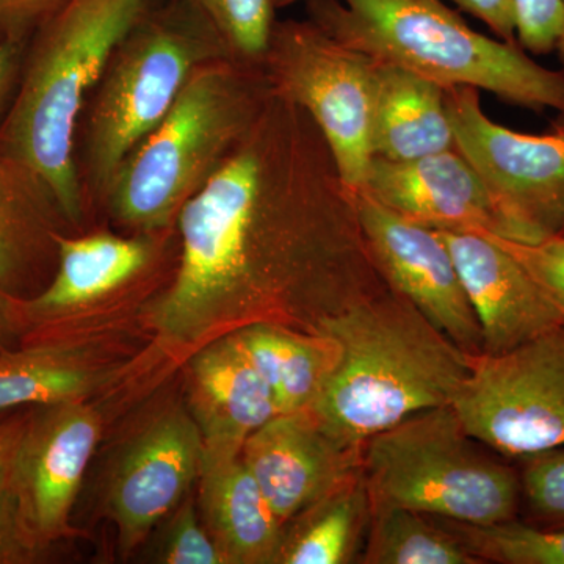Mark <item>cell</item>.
<instances>
[{
    "label": "cell",
    "instance_id": "cell-18",
    "mask_svg": "<svg viewBox=\"0 0 564 564\" xmlns=\"http://www.w3.org/2000/svg\"><path fill=\"white\" fill-rule=\"evenodd\" d=\"M202 508L226 563H278L284 533L242 454H203Z\"/></svg>",
    "mask_w": 564,
    "mask_h": 564
},
{
    "label": "cell",
    "instance_id": "cell-15",
    "mask_svg": "<svg viewBox=\"0 0 564 564\" xmlns=\"http://www.w3.org/2000/svg\"><path fill=\"white\" fill-rule=\"evenodd\" d=\"M204 444L198 423L166 414L129 448L111 481V514L122 547L143 540L182 502L202 474Z\"/></svg>",
    "mask_w": 564,
    "mask_h": 564
},
{
    "label": "cell",
    "instance_id": "cell-11",
    "mask_svg": "<svg viewBox=\"0 0 564 564\" xmlns=\"http://www.w3.org/2000/svg\"><path fill=\"white\" fill-rule=\"evenodd\" d=\"M11 455L9 484L39 547L62 536L82 478L101 437L98 414L79 400L39 404Z\"/></svg>",
    "mask_w": 564,
    "mask_h": 564
},
{
    "label": "cell",
    "instance_id": "cell-4",
    "mask_svg": "<svg viewBox=\"0 0 564 564\" xmlns=\"http://www.w3.org/2000/svg\"><path fill=\"white\" fill-rule=\"evenodd\" d=\"M307 20L344 46L443 88L473 87L513 106L564 113V70L518 43L474 31L443 0H306Z\"/></svg>",
    "mask_w": 564,
    "mask_h": 564
},
{
    "label": "cell",
    "instance_id": "cell-30",
    "mask_svg": "<svg viewBox=\"0 0 564 564\" xmlns=\"http://www.w3.org/2000/svg\"><path fill=\"white\" fill-rule=\"evenodd\" d=\"M159 562L169 564L226 563L214 538L199 524L192 502L182 507L166 530Z\"/></svg>",
    "mask_w": 564,
    "mask_h": 564
},
{
    "label": "cell",
    "instance_id": "cell-3",
    "mask_svg": "<svg viewBox=\"0 0 564 564\" xmlns=\"http://www.w3.org/2000/svg\"><path fill=\"white\" fill-rule=\"evenodd\" d=\"M272 95L262 66L212 58L193 70L161 124L121 162L102 206L139 232L169 229L231 158Z\"/></svg>",
    "mask_w": 564,
    "mask_h": 564
},
{
    "label": "cell",
    "instance_id": "cell-10",
    "mask_svg": "<svg viewBox=\"0 0 564 564\" xmlns=\"http://www.w3.org/2000/svg\"><path fill=\"white\" fill-rule=\"evenodd\" d=\"M355 204L364 239L386 285L467 355H484L480 325L441 232L402 217L367 193L355 195Z\"/></svg>",
    "mask_w": 564,
    "mask_h": 564
},
{
    "label": "cell",
    "instance_id": "cell-38",
    "mask_svg": "<svg viewBox=\"0 0 564 564\" xmlns=\"http://www.w3.org/2000/svg\"><path fill=\"white\" fill-rule=\"evenodd\" d=\"M552 129H554V132L564 137V113H558V117L552 121ZM562 234H564V231Z\"/></svg>",
    "mask_w": 564,
    "mask_h": 564
},
{
    "label": "cell",
    "instance_id": "cell-9",
    "mask_svg": "<svg viewBox=\"0 0 564 564\" xmlns=\"http://www.w3.org/2000/svg\"><path fill=\"white\" fill-rule=\"evenodd\" d=\"M455 150L480 174L510 228L534 243L564 231V137L511 131L485 113L480 91L444 88Z\"/></svg>",
    "mask_w": 564,
    "mask_h": 564
},
{
    "label": "cell",
    "instance_id": "cell-12",
    "mask_svg": "<svg viewBox=\"0 0 564 564\" xmlns=\"http://www.w3.org/2000/svg\"><path fill=\"white\" fill-rule=\"evenodd\" d=\"M242 459L284 525L359 473L362 451L337 444L303 411L278 414L251 433Z\"/></svg>",
    "mask_w": 564,
    "mask_h": 564
},
{
    "label": "cell",
    "instance_id": "cell-7",
    "mask_svg": "<svg viewBox=\"0 0 564 564\" xmlns=\"http://www.w3.org/2000/svg\"><path fill=\"white\" fill-rule=\"evenodd\" d=\"M262 68L273 93L313 118L345 188L358 195L373 159L377 62L306 18L276 21Z\"/></svg>",
    "mask_w": 564,
    "mask_h": 564
},
{
    "label": "cell",
    "instance_id": "cell-6",
    "mask_svg": "<svg viewBox=\"0 0 564 564\" xmlns=\"http://www.w3.org/2000/svg\"><path fill=\"white\" fill-rule=\"evenodd\" d=\"M452 404L411 415L362 447L370 510L406 508L445 521L492 525L516 519L521 480L486 455Z\"/></svg>",
    "mask_w": 564,
    "mask_h": 564
},
{
    "label": "cell",
    "instance_id": "cell-39",
    "mask_svg": "<svg viewBox=\"0 0 564 564\" xmlns=\"http://www.w3.org/2000/svg\"><path fill=\"white\" fill-rule=\"evenodd\" d=\"M296 2H302V0H273L276 10L288 9V7L295 6Z\"/></svg>",
    "mask_w": 564,
    "mask_h": 564
},
{
    "label": "cell",
    "instance_id": "cell-27",
    "mask_svg": "<svg viewBox=\"0 0 564 564\" xmlns=\"http://www.w3.org/2000/svg\"><path fill=\"white\" fill-rule=\"evenodd\" d=\"M519 480L532 525L564 527V447L527 456Z\"/></svg>",
    "mask_w": 564,
    "mask_h": 564
},
{
    "label": "cell",
    "instance_id": "cell-1",
    "mask_svg": "<svg viewBox=\"0 0 564 564\" xmlns=\"http://www.w3.org/2000/svg\"><path fill=\"white\" fill-rule=\"evenodd\" d=\"M339 359L307 413L337 444L362 451L421 411L454 403L474 356L384 289L318 322Z\"/></svg>",
    "mask_w": 564,
    "mask_h": 564
},
{
    "label": "cell",
    "instance_id": "cell-5",
    "mask_svg": "<svg viewBox=\"0 0 564 564\" xmlns=\"http://www.w3.org/2000/svg\"><path fill=\"white\" fill-rule=\"evenodd\" d=\"M225 47L185 0L151 7L111 52L93 88L76 140L77 172L88 202L102 204L121 162L166 117L193 70Z\"/></svg>",
    "mask_w": 564,
    "mask_h": 564
},
{
    "label": "cell",
    "instance_id": "cell-19",
    "mask_svg": "<svg viewBox=\"0 0 564 564\" xmlns=\"http://www.w3.org/2000/svg\"><path fill=\"white\" fill-rule=\"evenodd\" d=\"M448 150H455V139L444 88L411 70L377 62L373 158L406 162Z\"/></svg>",
    "mask_w": 564,
    "mask_h": 564
},
{
    "label": "cell",
    "instance_id": "cell-17",
    "mask_svg": "<svg viewBox=\"0 0 564 564\" xmlns=\"http://www.w3.org/2000/svg\"><path fill=\"white\" fill-rule=\"evenodd\" d=\"M155 234L96 232L57 236V272L35 299L22 304L35 321L58 317L124 288L154 261Z\"/></svg>",
    "mask_w": 564,
    "mask_h": 564
},
{
    "label": "cell",
    "instance_id": "cell-25",
    "mask_svg": "<svg viewBox=\"0 0 564 564\" xmlns=\"http://www.w3.org/2000/svg\"><path fill=\"white\" fill-rule=\"evenodd\" d=\"M436 521L481 563L564 564V527L541 529L516 519L492 525Z\"/></svg>",
    "mask_w": 564,
    "mask_h": 564
},
{
    "label": "cell",
    "instance_id": "cell-8",
    "mask_svg": "<svg viewBox=\"0 0 564 564\" xmlns=\"http://www.w3.org/2000/svg\"><path fill=\"white\" fill-rule=\"evenodd\" d=\"M452 406L469 436L497 454L524 459L564 447V326L474 356Z\"/></svg>",
    "mask_w": 564,
    "mask_h": 564
},
{
    "label": "cell",
    "instance_id": "cell-2",
    "mask_svg": "<svg viewBox=\"0 0 564 564\" xmlns=\"http://www.w3.org/2000/svg\"><path fill=\"white\" fill-rule=\"evenodd\" d=\"M158 0H68L39 29L6 117L0 155L46 193L63 221H84L76 140L111 52Z\"/></svg>",
    "mask_w": 564,
    "mask_h": 564
},
{
    "label": "cell",
    "instance_id": "cell-33",
    "mask_svg": "<svg viewBox=\"0 0 564 564\" xmlns=\"http://www.w3.org/2000/svg\"><path fill=\"white\" fill-rule=\"evenodd\" d=\"M466 13L484 22L499 40L516 43L513 2L511 0H452Z\"/></svg>",
    "mask_w": 564,
    "mask_h": 564
},
{
    "label": "cell",
    "instance_id": "cell-21",
    "mask_svg": "<svg viewBox=\"0 0 564 564\" xmlns=\"http://www.w3.org/2000/svg\"><path fill=\"white\" fill-rule=\"evenodd\" d=\"M57 218L46 193L0 155V292L17 299L46 254H57Z\"/></svg>",
    "mask_w": 564,
    "mask_h": 564
},
{
    "label": "cell",
    "instance_id": "cell-14",
    "mask_svg": "<svg viewBox=\"0 0 564 564\" xmlns=\"http://www.w3.org/2000/svg\"><path fill=\"white\" fill-rule=\"evenodd\" d=\"M361 192L430 228L511 239L491 192L456 150L406 162L373 158Z\"/></svg>",
    "mask_w": 564,
    "mask_h": 564
},
{
    "label": "cell",
    "instance_id": "cell-16",
    "mask_svg": "<svg viewBox=\"0 0 564 564\" xmlns=\"http://www.w3.org/2000/svg\"><path fill=\"white\" fill-rule=\"evenodd\" d=\"M192 393L204 455L242 454L248 436L280 414L272 389L231 337L195 356Z\"/></svg>",
    "mask_w": 564,
    "mask_h": 564
},
{
    "label": "cell",
    "instance_id": "cell-31",
    "mask_svg": "<svg viewBox=\"0 0 564 564\" xmlns=\"http://www.w3.org/2000/svg\"><path fill=\"white\" fill-rule=\"evenodd\" d=\"M39 551L22 522L17 494L7 484L0 488V564L32 562Z\"/></svg>",
    "mask_w": 564,
    "mask_h": 564
},
{
    "label": "cell",
    "instance_id": "cell-13",
    "mask_svg": "<svg viewBox=\"0 0 564 564\" xmlns=\"http://www.w3.org/2000/svg\"><path fill=\"white\" fill-rule=\"evenodd\" d=\"M437 231L452 252L480 325L484 355L513 350L564 326L551 296L488 232Z\"/></svg>",
    "mask_w": 564,
    "mask_h": 564
},
{
    "label": "cell",
    "instance_id": "cell-22",
    "mask_svg": "<svg viewBox=\"0 0 564 564\" xmlns=\"http://www.w3.org/2000/svg\"><path fill=\"white\" fill-rule=\"evenodd\" d=\"M313 508L315 513L311 521L291 541L282 543L278 563L352 562L364 527L372 513L362 469Z\"/></svg>",
    "mask_w": 564,
    "mask_h": 564
},
{
    "label": "cell",
    "instance_id": "cell-37",
    "mask_svg": "<svg viewBox=\"0 0 564 564\" xmlns=\"http://www.w3.org/2000/svg\"><path fill=\"white\" fill-rule=\"evenodd\" d=\"M11 300V296L6 295V293L0 292V355H2V344H3V337H6V328H3V321H2V303L9 302Z\"/></svg>",
    "mask_w": 564,
    "mask_h": 564
},
{
    "label": "cell",
    "instance_id": "cell-32",
    "mask_svg": "<svg viewBox=\"0 0 564 564\" xmlns=\"http://www.w3.org/2000/svg\"><path fill=\"white\" fill-rule=\"evenodd\" d=\"M68 0H0V43H24L25 35L51 20Z\"/></svg>",
    "mask_w": 564,
    "mask_h": 564
},
{
    "label": "cell",
    "instance_id": "cell-20",
    "mask_svg": "<svg viewBox=\"0 0 564 564\" xmlns=\"http://www.w3.org/2000/svg\"><path fill=\"white\" fill-rule=\"evenodd\" d=\"M231 340L272 389L280 414L310 410L339 359L336 340L326 334L307 339L265 323L240 329Z\"/></svg>",
    "mask_w": 564,
    "mask_h": 564
},
{
    "label": "cell",
    "instance_id": "cell-23",
    "mask_svg": "<svg viewBox=\"0 0 564 564\" xmlns=\"http://www.w3.org/2000/svg\"><path fill=\"white\" fill-rule=\"evenodd\" d=\"M366 564H481L451 530L406 508L370 510Z\"/></svg>",
    "mask_w": 564,
    "mask_h": 564
},
{
    "label": "cell",
    "instance_id": "cell-28",
    "mask_svg": "<svg viewBox=\"0 0 564 564\" xmlns=\"http://www.w3.org/2000/svg\"><path fill=\"white\" fill-rule=\"evenodd\" d=\"M489 234V232H488ZM503 250L521 262L527 272L551 296L564 317V234L549 237L541 242L527 243L489 234Z\"/></svg>",
    "mask_w": 564,
    "mask_h": 564
},
{
    "label": "cell",
    "instance_id": "cell-29",
    "mask_svg": "<svg viewBox=\"0 0 564 564\" xmlns=\"http://www.w3.org/2000/svg\"><path fill=\"white\" fill-rule=\"evenodd\" d=\"M516 43L533 55L558 50L564 39V0H511Z\"/></svg>",
    "mask_w": 564,
    "mask_h": 564
},
{
    "label": "cell",
    "instance_id": "cell-34",
    "mask_svg": "<svg viewBox=\"0 0 564 564\" xmlns=\"http://www.w3.org/2000/svg\"><path fill=\"white\" fill-rule=\"evenodd\" d=\"M22 54H24V43H13V41L0 43V121L6 117L20 82L21 65L24 63Z\"/></svg>",
    "mask_w": 564,
    "mask_h": 564
},
{
    "label": "cell",
    "instance_id": "cell-36",
    "mask_svg": "<svg viewBox=\"0 0 564 564\" xmlns=\"http://www.w3.org/2000/svg\"><path fill=\"white\" fill-rule=\"evenodd\" d=\"M18 443V441H17ZM17 445V444H14ZM14 445L7 451L0 452V488H3L10 480L11 455H13Z\"/></svg>",
    "mask_w": 564,
    "mask_h": 564
},
{
    "label": "cell",
    "instance_id": "cell-35",
    "mask_svg": "<svg viewBox=\"0 0 564 564\" xmlns=\"http://www.w3.org/2000/svg\"><path fill=\"white\" fill-rule=\"evenodd\" d=\"M24 421L25 419H21V421L0 423V452L7 451L11 445L17 444Z\"/></svg>",
    "mask_w": 564,
    "mask_h": 564
},
{
    "label": "cell",
    "instance_id": "cell-24",
    "mask_svg": "<svg viewBox=\"0 0 564 564\" xmlns=\"http://www.w3.org/2000/svg\"><path fill=\"white\" fill-rule=\"evenodd\" d=\"M90 384L84 366L62 347L35 345L0 355V411L79 400Z\"/></svg>",
    "mask_w": 564,
    "mask_h": 564
},
{
    "label": "cell",
    "instance_id": "cell-26",
    "mask_svg": "<svg viewBox=\"0 0 564 564\" xmlns=\"http://www.w3.org/2000/svg\"><path fill=\"white\" fill-rule=\"evenodd\" d=\"M218 36L226 54L245 65L262 66L274 24L273 0H185Z\"/></svg>",
    "mask_w": 564,
    "mask_h": 564
},
{
    "label": "cell",
    "instance_id": "cell-40",
    "mask_svg": "<svg viewBox=\"0 0 564 564\" xmlns=\"http://www.w3.org/2000/svg\"><path fill=\"white\" fill-rule=\"evenodd\" d=\"M556 52H558L560 62H562L563 70H564V39H563L562 43H560L558 50H556Z\"/></svg>",
    "mask_w": 564,
    "mask_h": 564
}]
</instances>
